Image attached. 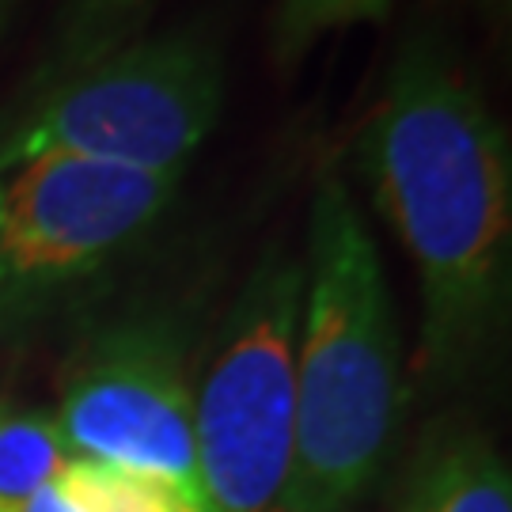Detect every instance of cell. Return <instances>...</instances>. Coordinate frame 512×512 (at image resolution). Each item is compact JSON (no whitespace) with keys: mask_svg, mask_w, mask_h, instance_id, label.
Wrapping results in <instances>:
<instances>
[{"mask_svg":"<svg viewBox=\"0 0 512 512\" xmlns=\"http://www.w3.org/2000/svg\"><path fill=\"white\" fill-rule=\"evenodd\" d=\"M285 512H349L399 444L406 387L380 251L342 179L311 198Z\"/></svg>","mask_w":512,"mask_h":512,"instance_id":"cell-2","label":"cell"},{"mask_svg":"<svg viewBox=\"0 0 512 512\" xmlns=\"http://www.w3.org/2000/svg\"><path fill=\"white\" fill-rule=\"evenodd\" d=\"M19 512H80V509H76V505H69L65 497L57 494L54 486H46V490H38V494L31 497V501H27Z\"/></svg>","mask_w":512,"mask_h":512,"instance_id":"cell-12","label":"cell"},{"mask_svg":"<svg viewBox=\"0 0 512 512\" xmlns=\"http://www.w3.org/2000/svg\"><path fill=\"white\" fill-rule=\"evenodd\" d=\"M50 486L80 512H202L198 497L171 478L103 459H69Z\"/></svg>","mask_w":512,"mask_h":512,"instance_id":"cell-9","label":"cell"},{"mask_svg":"<svg viewBox=\"0 0 512 512\" xmlns=\"http://www.w3.org/2000/svg\"><path fill=\"white\" fill-rule=\"evenodd\" d=\"M300 300L304 262L270 255L224 319L198 395H190L202 512H285Z\"/></svg>","mask_w":512,"mask_h":512,"instance_id":"cell-4","label":"cell"},{"mask_svg":"<svg viewBox=\"0 0 512 512\" xmlns=\"http://www.w3.org/2000/svg\"><path fill=\"white\" fill-rule=\"evenodd\" d=\"M73 459L61 429L46 414L0 406V505L19 512Z\"/></svg>","mask_w":512,"mask_h":512,"instance_id":"cell-10","label":"cell"},{"mask_svg":"<svg viewBox=\"0 0 512 512\" xmlns=\"http://www.w3.org/2000/svg\"><path fill=\"white\" fill-rule=\"evenodd\" d=\"M19 4H23V0H0V38H4V31L12 27V19H16V12H19Z\"/></svg>","mask_w":512,"mask_h":512,"instance_id":"cell-13","label":"cell"},{"mask_svg":"<svg viewBox=\"0 0 512 512\" xmlns=\"http://www.w3.org/2000/svg\"><path fill=\"white\" fill-rule=\"evenodd\" d=\"M152 0H61L54 38L27 76V92H42L65 76L92 69L95 61L129 46L145 23Z\"/></svg>","mask_w":512,"mask_h":512,"instance_id":"cell-8","label":"cell"},{"mask_svg":"<svg viewBox=\"0 0 512 512\" xmlns=\"http://www.w3.org/2000/svg\"><path fill=\"white\" fill-rule=\"evenodd\" d=\"M387 12L391 0H277L270 16V57L277 69H293L319 38L357 23H380Z\"/></svg>","mask_w":512,"mask_h":512,"instance_id":"cell-11","label":"cell"},{"mask_svg":"<svg viewBox=\"0 0 512 512\" xmlns=\"http://www.w3.org/2000/svg\"><path fill=\"white\" fill-rule=\"evenodd\" d=\"M224 107L220 54L198 35L133 38L0 114V167L65 156L186 175Z\"/></svg>","mask_w":512,"mask_h":512,"instance_id":"cell-3","label":"cell"},{"mask_svg":"<svg viewBox=\"0 0 512 512\" xmlns=\"http://www.w3.org/2000/svg\"><path fill=\"white\" fill-rule=\"evenodd\" d=\"M399 512H512L509 467L475 433L433 440L410 467Z\"/></svg>","mask_w":512,"mask_h":512,"instance_id":"cell-7","label":"cell"},{"mask_svg":"<svg viewBox=\"0 0 512 512\" xmlns=\"http://www.w3.org/2000/svg\"><path fill=\"white\" fill-rule=\"evenodd\" d=\"M0 512H8V509H4V505H0Z\"/></svg>","mask_w":512,"mask_h":512,"instance_id":"cell-14","label":"cell"},{"mask_svg":"<svg viewBox=\"0 0 512 512\" xmlns=\"http://www.w3.org/2000/svg\"><path fill=\"white\" fill-rule=\"evenodd\" d=\"M357 171L418 266V368L459 372L505 315L512 164L505 129L437 42L395 57L357 133Z\"/></svg>","mask_w":512,"mask_h":512,"instance_id":"cell-1","label":"cell"},{"mask_svg":"<svg viewBox=\"0 0 512 512\" xmlns=\"http://www.w3.org/2000/svg\"><path fill=\"white\" fill-rule=\"evenodd\" d=\"M57 429L88 459L194 486V421L183 346L164 323L129 319L95 334L61 384Z\"/></svg>","mask_w":512,"mask_h":512,"instance_id":"cell-6","label":"cell"},{"mask_svg":"<svg viewBox=\"0 0 512 512\" xmlns=\"http://www.w3.org/2000/svg\"><path fill=\"white\" fill-rule=\"evenodd\" d=\"M183 175L42 156L0 167V338L84 293L145 243Z\"/></svg>","mask_w":512,"mask_h":512,"instance_id":"cell-5","label":"cell"}]
</instances>
